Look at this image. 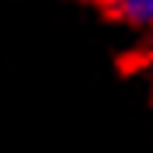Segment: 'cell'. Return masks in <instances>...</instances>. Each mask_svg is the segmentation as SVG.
I'll return each mask as SVG.
<instances>
[{"label":"cell","instance_id":"cell-1","mask_svg":"<svg viewBox=\"0 0 153 153\" xmlns=\"http://www.w3.org/2000/svg\"><path fill=\"white\" fill-rule=\"evenodd\" d=\"M111 10L125 25H136V28H153V0H108Z\"/></svg>","mask_w":153,"mask_h":153},{"label":"cell","instance_id":"cell-2","mask_svg":"<svg viewBox=\"0 0 153 153\" xmlns=\"http://www.w3.org/2000/svg\"><path fill=\"white\" fill-rule=\"evenodd\" d=\"M143 52L153 56V28H146V42H143Z\"/></svg>","mask_w":153,"mask_h":153}]
</instances>
